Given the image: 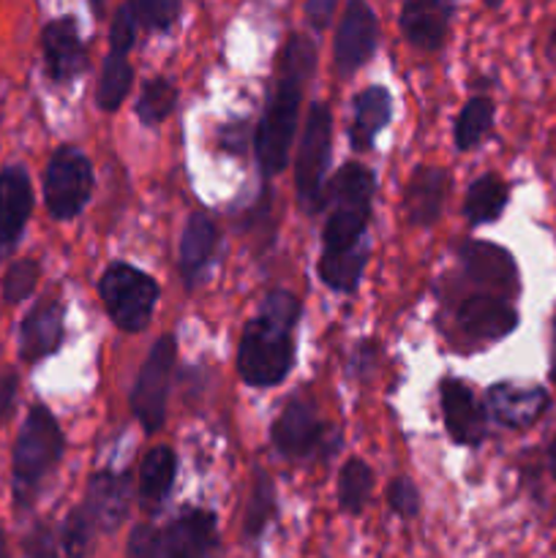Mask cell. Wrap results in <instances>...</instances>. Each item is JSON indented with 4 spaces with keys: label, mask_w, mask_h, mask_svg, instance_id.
Returning <instances> with one entry per match:
<instances>
[{
    "label": "cell",
    "mask_w": 556,
    "mask_h": 558,
    "mask_svg": "<svg viewBox=\"0 0 556 558\" xmlns=\"http://www.w3.org/2000/svg\"><path fill=\"white\" fill-rule=\"evenodd\" d=\"M374 174L360 163H347L322 194L327 210L325 251L319 259V278L336 292H352L360 283L365 254L363 234L371 218Z\"/></svg>",
    "instance_id": "obj_1"
},
{
    "label": "cell",
    "mask_w": 556,
    "mask_h": 558,
    "mask_svg": "<svg viewBox=\"0 0 556 558\" xmlns=\"http://www.w3.org/2000/svg\"><path fill=\"white\" fill-rule=\"evenodd\" d=\"M314 44L305 36L289 38L278 58L276 85H273L270 101H267L259 131H256V158L267 178L287 167L289 147L294 142V131H298L300 96H303L305 80L314 71Z\"/></svg>",
    "instance_id": "obj_2"
},
{
    "label": "cell",
    "mask_w": 556,
    "mask_h": 558,
    "mask_svg": "<svg viewBox=\"0 0 556 558\" xmlns=\"http://www.w3.org/2000/svg\"><path fill=\"white\" fill-rule=\"evenodd\" d=\"M300 303L289 292H270L243 332L238 349V374L251 387H273L294 365V327Z\"/></svg>",
    "instance_id": "obj_3"
},
{
    "label": "cell",
    "mask_w": 556,
    "mask_h": 558,
    "mask_svg": "<svg viewBox=\"0 0 556 558\" xmlns=\"http://www.w3.org/2000/svg\"><path fill=\"white\" fill-rule=\"evenodd\" d=\"M63 430H60L55 414L44 403H36L22 423L20 436L14 441V458H11L16 507L33 505L41 483L63 458Z\"/></svg>",
    "instance_id": "obj_4"
},
{
    "label": "cell",
    "mask_w": 556,
    "mask_h": 558,
    "mask_svg": "<svg viewBox=\"0 0 556 558\" xmlns=\"http://www.w3.org/2000/svg\"><path fill=\"white\" fill-rule=\"evenodd\" d=\"M98 292H101L107 314L125 332L145 330L158 303V283L153 281V276L125 262H114L107 267Z\"/></svg>",
    "instance_id": "obj_5"
},
{
    "label": "cell",
    "mask_w": 556,
    "mask_h": 558,
    "mask_svg": "<svg viewBox=\"0 0 556 558\" xmlns=\"http://www.w3.org/2000/svg\"><path fill=\"white\" fill-rule=\"evenodd\" d=\"M93 194V167L80 147L63 145L49 158L44 172V202L58 221L80 216Z\"/></svg>",
    "instance_id": "obj_6"
},
{
    "label": "cell",
    "mask_w": 556,
    "mask_h": 558,
    "mask_svg": "<svg viewBox=\"0 0 556 558\" xmlns=\"http://www.w3.org/2000/svg\"><path fill=\"white\" fill-rule=\"evenodd\" d=\"M330 142H333V114L330 107L316 101L305 118L303 134H300L298 153V199L305 213H316L322 207V194H325V172L330 161Z\"/></svg>",
    "instance_id": "obj_7"
},
{
    "label": "cell",
    "mask_w": 556,
    "mask_h": 558,
    "mask_svg": "<svg viewBox=\"0 0 556 558\" xmlns=\"http://www.w3.org/2000/svg\"><path fill=\"white\" fill-rule=\"evenodd\" d=\"M174 363H178V341L174 336H161L153 343L150 354L142 363L140 376L131 390V409L147 434H156L167 420L169 381H172Z\"/></svg>",
    "instance_id": "obj_8"
},
{
    "label": "cell",
    "mask_w": 556,
    "mask_h": 558,
    "mask_svg": "<svg viewBox=\"0 0 556 558\" xmlns=\"http://www.w3.org/2000/svg\"><path fill=\"white\" fill-rule=\"evenodd\" d=\"M458 256H461L467 278H472L474 283L485 287L488 292L501 294V298H516L518 289H521L516 259L501 245L485 243V240H469L458 248Z\"/></svg>",
    "instance_id": "obj_9"
},
{
    "label": "cell",
    "mask_w": 556,
    "mask_h": 558,
    "mask_svg": "<svg viewBox=\"0 0 556 558\" xmlns=\"http://www.w3.org/2000/svg\"><path fill=\"white\" fill-rule=\"evenodd\" d=\"M216 545V515L207 510H183L167 529H156V558H200Z\"/></svg>",
    "instance_id": "obj_10"
},
{
    "label": "cell",
    "mask_w": 556,
    "mask_h": 558,
    "mask_svg": "<svg viewBox=\"0 0 556 558\" xmlns=\"http://www.w3.org/2000/svg\"><path fill=\"white\" fill-rule=\"evenodd\" d=\"M491 417L512 430L532 428L551 407V396L540 385H518V381H499L485 392Z\"/></svg>",
    "instance_id": "obj_11"
},
{
    "label": "cell",
    "mask_w": 556,
    "mask_h": 558,
    "mask_svg": "<svg viewBox=\"0 0 556 558\" xmlns=\"http://www.w3.org/2000/svg\"><path fill=\"white\" fill-rule=\"evenodd\" d=\"M379 38L374 9L365 0H349L336 33V63L343 74L358 71L371 58Z\"/></svg>",
    "instance_id": "obj_12"
},
{
    "label": "cell",
    "mask_w": 556,
    "mask_h": 558,
    "mask_svg": "<svg viewBox=\"0 0 556 558\" xmlns=\"http://www.w3.org/2000/svg\"><path fill=\"white\" fill-rule=\"evenodd\" d=\"M458 325L474 341H501L518 327V311L510 298L480 292L458 305Z\"/></svg>",
    "instance_id": "obj_13"
},
{
    "label": "cell",
    "mask_w": 556,
    "mask_h": 558,
    "mask_svg": "<svg viewBox=\"0 0 556 558\" xmlns=\"http://www.w3.org/2000/svg\"><path fill=\"white\" fill-rule=\"evenodd\" d=\"M65 305L60 298H41L20 327V357L22 363H38L49 357L63 343Z\"/></svg>",
    "instance_id": "obj_14"
},
{
    "label": "cell",
    "mask_w": 556,
    "mask_h": 558,
    "mask_svg": "<svg viewBox=\"0 0 556 558\" xmlns=\"http://www.w3.org/2000/svg\"><path fill=\"white\" fill-rule=\"evenodd\" d=\"M442 396V417H445V428L452 441L463 447H478L485 439V409L480 407L474 392L469 390L463 381L445 379L439 387Z\"/></svg>",
    "instance_id": "obj_15"
},
{
    "label": "cell",
    "mask_w": 556,
    "mask_h": 558,
    "mask_svg": "<svg viewBox=\"0 0 556 558\" xmlns=\"http://www.w3.org/2000/svg\"><path fill=\"white\" fill-rule=\"evenodd\" d=\"M131 499V477L129 472H98L93 474L87 483L85 501L82 510L90 518L96 532H112L123 523L125 512H129Z\"/></svg>",
    "instance_id": "obj_16"
},
{
    "label": "cell",
    "mask_w": 556,
    "mask_h": 558,
    "mask_svg": "<svg viewBox=\"0 0 556 558\" xmlns=\"http://www.w3.org/2000/svg\"><path fill=\"white\" fill-rule=\"evenodd\" d=\"M33 210V185L25 167L11 163L0 172V254L20 243Z\"/></svg>",
    "instance_id": "obj_17"
},
{
    "label": "cell",
    "mask_w": 556,
    "mask_h": 558,
    "mask_svg": "<svg viewBox=\"0 0 556 558\" xmlns=\"http://www.w3.org/2000/svg\"><path fill=\"white\" fill-rule=\"evenodd\" d=\"M270 439L281 456L303 458L311 456L325 439V425L309 401H289L281 417L273 423Z\"/></svg>",
    "instance_id": "obj_18"
},
{
    "label": "cell",
    "mask_w": 556,
    "mask_h": 558,
    "mask_svg": "<svg viewBox=\"0 0 556 558\" xmlns=\"http://www.w3.org/2000/svg\"><path fill=\"white\" fill-rule=\"evenodd\" d=\"M456 0H403L401 33L412 47L434 52L450 31Z\"/></svg>",
    "instance_id": "obj_19"
},
{
    "label": "cell",
    "mask_w": 556,
    "mask_h": 558,
    "mask_svg": "<svg viewBox=\"0 0 556 558\" xmlns=\"http://www.w3.org/2000/svg\"><path fill=\"white\" fill-rule=\"evenodd\" d=\"M44 63L52 82H71L82 69H85V47H82L80 31L71 16L52 20L41 33Z\"/></svg>",
    "instance_id": "obj_20"
},
{
    "label": "cell",
    "mask_w": 556,
    "mask_h": 558,
    "mask_svg": "<svg viewBox=\"0 0 556 558\" xmlns=\"http://www.w3.org/2000/svg\"><path fill=\"white\" fill-rule=\"evenodd\" d=\"M447 183L450 174L442 167H418L409 178L407 194H403V210H407V221L412 227L423 229L439 218L442 205H445Z\"/></svg>",
    "instance_id": "obj_21"
},
{
    "label": "cell",
    "mask_w": 556,
    "mask_h": 558,
    "mask_svg": "<svg viewBox=\"0 0 556 558\" xmlns=\"http://www.w3.org/2000/svg\"><path fill=\"white\" fill-rule=\"evenodd\" d=\"M218 245V229L213 223L210 216L205 213H194V216L185 221L183 238H180V272H183L185 283L200 281L202 272L207 270V265L213 262Z\"/></svg>",
    "instance_id": "obj_22"
},
{
    "label": "cell",
    "mask_w": 556,
    "mask_h": 558,
    "mask_svg": "<svg viewBox=\"0 0 556 558\" xmlns=\"http://www.w3.org/2000/svg\"><path fill=\"white\" fill-rule=\"evenodd\" d=\"M392 114V98L390 90L382 85H371L354 98V118L352 129H349V140H352L354 150H371L374 140L382 134Z\"/></svg>",
    "instance_id": "obj_23"
},
{
    "label": "cell",
    "mask_w": 556,
    "mask_h": 558,
    "mask_svg": "<svg viewBox=\"0 0 556 558\" xmlns=\"http://www.w3.org/2000/svg\"><path fill=\"white\" fill-rule=\"evenodd\" d=\"M174 472H178V458L169 447H156L145 456L140 472V501L147 512H156L167 499L169 488L174 483Z\"/></svg>",
    "instance_id": "obj_24"
},
{
    "label": "cell",
    "mask_w": 556,
    "mask_h": 558,
    "mask_svg": "<svg viewBox=\"0 0 556 558\" xmlns=\"http://www.w3.org/2000/svg\"><path fill=\"white\" fill-rule=\"evenodd\" d=\"M507 202H510V185L499 174L488 172L469 185L467 199H463V216L472 227L491 223L505 213Z\"/></svg>",
    "instance_id": "obj_25"
},
{
    "label": "cell",
    "mask_w": 556,
    "mask_h": 558,
    "mask_svg": "<svg viewBox=\"0 0 556 558\" xmlns=\"http://www.w3.org/2000/svg\"><path fill=\"white\" fill-rule=\"evenodd\" d=\"M131 80H134V71L129 65V52H120V49H109L107 60H104L101 80L96 87V104L104 112H114L120 104L125 101L131 90Z\"/></svg>",
    "instance_id": "obj_26"
},
{
    "label": "cell",
    "mask_w": 556,
    "mask_h": 558,
    "mask_svg": "<svg viewBox=\"0 0 556 558\" xmlns=\"http://www.w3.org/2000/svg\"><path fill=\"white\" fill-rule=\"evenodd\" d=\"M371 488H374V472H371L368 463L360 461V458L343 463L341 474H338V505L349 515H358L363 510L371 496Z\"/></svg>",
    "instance_id": "obj_27"
},
{
    "label": "cell",
    "mask_w": 556,
    "mask_h": 558,
    "mask_svg": "<svg viewBox=\"0 0 556 558\" xmlns=\"http://www.w3.org/2000/svg\"><path fill=\"white\" fill-rule=\"evenodd\" d=\"M494 125V101L485 96H474L472 101H467V107L461 109L456 120V145L458 150H472L480 145L485 134Z\"/></svg>",
    "instance_id": "obj_28"
},
{
    "label": "cell",
    "mask_w": 556,
    "mask_h": 558,
    "mask_svg": "<svg viewBox=\"0 0 556 558\" xmlns=\"http://www.w3.org/2000/svg\"><path fill=\"white\" fill-rule=\"evenodd\" d=\"M178 104V87L167 80V76H156L147 80L136 101V114L145 125H158Z\"/></svg>",
    "instance_id": "obj_29"
},
{
    "label": "cell",
    "mask_w": 556,
    "mask_h": 558,
    "mask_svg": "<svg viewBox=\"0 0 556 558\" xmlns=\"http://www.w3.org/2000/svg\"><path fill=\"white\" fill-rule=\"evenodd\" d=\"M273 515H276V488H273V480L265 472H259L256 474L249 510H245V537L259 539V534L265 532Z\"/></svg>",
    "instance_id": "obj_30"
},
{
    "label": "cell",
    "mask_w": 556,
    "mask_h": 558,
    "mask_svg": "<svg viewBox=\"0 0 556 558\" xmlns=\"http://www.w3.org/2000/svg\"><path fill=\"white\" fill-rule=\"evenodd\" d=\"M38 276H41V265L36 259H20L5 270L3 276V300L9 305L22 303L25 298H31L33 289H36Z\"/></svg>",
    "instance_id": "obj_31"
},
{
    "label": "cell",
    "mask_w": 556,
    "mask_h": 558,
    "mask_svg": "<svg viewBox=\"0 0 556 558\" xmlns=\"http://www.w3.org/2000/svg\"><path fill=\"white\" fill-rule=\"evenodd\" d=\"M136 22L147 31H167L180 14V0H129Z\"/></svg>",
    "instance_id": "obj_32"
},
{
    "label": "cell",
    "mask_w": 556,
    "mask_h": 558,
    "mask_svg": "<svg viewBox=\"0 0 556 558\" xmlns=\"http://www.w3.org/2000/svg\"><path fill=\"white\" fill-rule=\"evenodd\" d=\"M96 534V526L90 523V518L85 515L82 507H76L69 518H65L63 529H60V548L69 556H80L90 548V539Z\"/></svg>",
    "instance_id": "obj_33"
},
{
    "label": "cell",
    "mask_w": 556,
    "mask_h": 558,
    "mask_svg": "<svg viewBox=\"0 0 556 558\" xmlns=\"http://www.w3.org/2000/svg\"><path fill=\"white\" fill-rule=\"evenodd\" d=\"M387 501H390V510L401 518H414L420 512V494L412 480L407 477L392 480L387 488Z\"/></svg>",
    "instance_id": "obj_34"
},
{
    "label": "cell",
    "mask_w": 556,
    "mask_h": 558,
    "mask_svg": "<svg viewBox=\"0 0 556 558\" xmlns=\"http://www.w3.org/2000/svg\"><path fill=\"white\" fill-rule=\"evenodd\" d=\"M136 16L129 5H120L118 14H114L112 27H109V49H120V52H129L134 47L136 36Z\"/></svg>",
    "instance_id": "obj_35"
},
{
    "label": "cell",
    "mask_w": 556,
    "mask_h": 558,
    "mask_svg": "<svg viewBox=\"0 0 556 558\" xmlns=\"http://www.w3.org/2000/svg\"><path fill=\"white\" fill-rule=\"evenodd\" d=\"M16 390H20V376H16L14 371H5V374L0 376V420L9 417L11 409H14Z\"/></svg>",
    "instance_id": "obj_36"
},
{
    "label": "cell",
    "mask_w": 556,
    "mask_h": 558,
    "mask_svg": "<svg viewBox=\"0 0 556 558\" xmlns=\"http://www.w3.org/2000/svg\"><path fill=\"white\" fill-rule=\"evenodd\" d=\"M25 554L31 556H52L58 554V548L52 545V537H49L47 529H36V532L31 534V537L25 539Z\"/></svg>",
    "instance_id": "obj_37"
},
{
    "label": "cell",
    "mask_w": 556,
    "mask_h": 558,
    "mask_svg": "<svg viewBox=\"0 0 556 558\" xmlns=\"http://www.w3.org/2000/svg\"><path fill=\"white\" fill-rule=\"evenodd\" d=\"M333 5H336V0H309V20L314 22V27L327 25V20L333 14Z\"/></svg>",
    "instance_id": "obj_38"
},
{
    "label": "cell",
    "mask_w": 556,
    "mask_h": 558,
    "mask_svg": "<svg viewBox=\"0 0 556 558\" xmlns=\"http://www.w3.org/2000/svg\"><path fill=\"white\" fill-rule=\"evenodd\" d=\"M551 338H554V341H551V381H556V316H554V327H551Z\"/></svg>",
    "instance_id": "obj_39"
},
{
    "label": "cell",
    "mask_w": 556,
    "mask_h": 558,
    "mask_svg": "<svg viewBox=\"0 0 556 558\" xmlns=\"http://www.w3.org/2000/svg\"><path fill=\"white\" fill-rule=\"evenodd\" d=\"M548 469H551V477L556 480V436L548 447Z\"/></svg>",
    "instance_id": "obj_40"
},
{
    "label": "cell",
    "mask_w": 556,
    "mask_h": 558,
    "mask_svg": "<svg viewBox=\"0 0 556 558\" xmlns=\"http://www.w3.org/2000/svg\"><path fill=\"white\" fill-rule=\"evenodd\" d=\"M5 556V534H3V529H0V558Z\"/></svg>",
    "instance_id": "obj_41"
},
{
    "label": "cell",
    "mask_w": 556,
    "mask_h": 558,
    "mask_svg": "<svg viewBox=\"0 0 556 558\" xmlns=\"http://www.w3.org/2000/svg\"><path fill=\"white\" fill-rule=\"evenodd\" d=\"M548 49H551V58L556 60V33H554V36H551V44H548Z\"/></svg>",
    "instance_id": "obj_42"
},
{
    "label": "cell",
    "mask_w": 556,
    "mask_h": 558,
    "mask_svg": "<svg viewBox=\"0 0 556 558\" xmlns=\"http://www.w3.org/2000/svg\"><path fill=\"white\" fill-rule=\"evenodd\" d=\"M501 3H505V0H485V5H488V9H499Z\"/></svg>",
    "instance_id": "obj_43"
}]
</instances>
